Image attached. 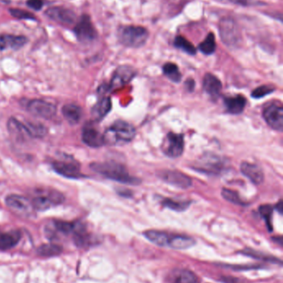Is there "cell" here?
Returning <instances> with one entry per match:
<instances>
[{
    "instance_id": "obj_1",
    "label": "cell",
    "mask_w": 283,
    "mask_h": 283,
    "mask_svg": "<svg viewBox=\"0 0 283 283\" xmlns=\"http://www.w3.org/2000/svg\"><path fill=\"white\" fill-rule=\"evenodd\" d=\"M145 238L155 245L172 249H187L194 246L195 240L192 237L170 234L159 230H148L144 233Z\"/></svg>"
},
{
    "instance_id": "obj_2",
    "label": "cell",
    "mask_w": 283,
    "mask_h": 283,
    "mask_svg": "<svg viewBox=\"0 0 283 283\" xmlns=\"http://www.w3.org/2000/svg\"><path fill=\"white\" fill-rule=\"evenodd\" d=\"M91 167L96 173L113 181L128 185H138L141 180L131 176L129 173L126 166L122 164L115 161H104V162H94Z\"/></svg>"
},
{
    "instance_id": "obj_3",
    "label": "cell",
    "mask_w": 283,
    "mask_h": 283,
    "mask_svg": "<svg viewBox=\"0 0 283 283\" xmlns=\"http://www.w3.org/2000/svg\"><path fill=\"white\" fill-rule=\"evenodd\" d=\"M136 135V129L133 125L126 121L118 120L104 133V142L108 145L128 143L134 140Z\"/></svg>"
},
{
    "instance_id": "obj_4",
    "label": "cell",
    "mask_w": 283,
    "mask_h": 283,
    "mask_svg": "<svg viewBox=\"0 0 283 283\" xmlns=\"http://www.w3.org/2000/svg\"><path fill=\"white\" fill-rule=\"evenodd\" d=\"M149 32L141 26H123L118 31V39L121 44L131 48H138L145 44Z\"/></svg>"
},
{
    "instance_id": "obj_5",
    "label": "cell",
    "mask_w": 283,
    "mask_h": 283,
    "mask_svg": "<svg viewBox=\"0 0 283 283\" xmlns=\"http://www.w3.org/2000/svg\"><path fill=\"white\" fill-rule=\"evenodd\" d=\"M64 199V195L54 189H39L31 202L34 210L43 211L62 204Z\"/></svg>"
},
{
    "instance_id": "obj_6",
    "label": "cell",
    "mask_w": 283,
    "mask_h": 283,
    "mask_svg": "<svg viewBox=\"0 0 283 283\" xmlns=\"http://www.w3.org/2000/svg\"><path fill=\"white\" fill-rule=\"evenodd\" d=\"M222 41L228 47H237L241 42V32L236 22L230 17H224L219 23Z\"/></svg>"
},
{
    "instance_id": "obj_7",
    "label": "cell",
    "mask_w": 283,
    "mask_h": 283,
    "mask_svg": "<svg viewBox=\"0 0 283 283\" xmlns=\"http://www.w3.org/2000/svg\"><path fill=\"white\" fill-rule=\"evenodd\" d=\"M6 205L15 215L21 217H28L34 210L31 200L22 195H8L6 198Z\"/></svg>"
},
{
    "instance_id": "obj_8",
    "label": "cell",
    "mask_w": 283,
    "mask_h": 283,
    "mask_svg": "<svg viewBox=\"0 0 283 283\" xmlns=\"http://www.w3.org/2000/svg\"><path fill=\"white\" fill-rule=\"evenodd\" d=\"M136 73L137 72L136 69L132 66L127 65L119 66L114 72L108 90L113 91L123 87L133 80L134 77L136 76Z\"/></svg>"
},
{
    "instance_id": "obj_9",
    "label": "cell",
    "mask_w": 283,
    "mask_h": 283,
    "mask_svg": "<svg viewBox=\"0 0 283 283\" xmlns=\"http://www.w3.org/2000/svg\"><path fill=\"white\" fill-rule=\"evenodd\" d=\"M184 147H185L184 136L175 133H169L164 142L163 151L166 156L176 158L182 155Z\"/></svg>"
},
{
    "instance_id": "obj_10",
    "label": "cell",
    "mask_w": 283,
    "mask_h": 283,
    "mask_svg": "<svg viewBox=\"0 0 283 283\" xmlns=\"http://www.w3.org/2000/svg\"><path fill=\"white\" fill-rule=\"evenodd\" d=\"M264 120L274 130L282 131L283 129V108L280 104L274 103L264 110Z\"/></svg>"
},
{
    "instance_id": "obj_11",
    "label": "cell",
    "mask_w": 283,
    "mask_h": 283,
    "mask_svg": "<svg viewBox=\"0 0 283 283\" xmlns=\"http://www.w3.org/2000/svg\"><path fill=\"white\" fill-rule=\"evenodd\" d=\"M27 109L32 115L45 120H49L57 112V108L54 105L42 100H30Z\"/></svg>"
},
{
    "instance_id": "obj_12",
    "label": "cell",
    "mask_w": 283,
    "mask_h": 283,
    "mask_svg": "<svg viewBox=\"0 0 283 283\" xmlns=\"http://www.w3.org/2000/svg\"><path fill=\"white\" fill-rule=\"evenodd\" d=\"M74 32L80 42H91L96 37V29L87 15H83L79 19L74 28Z\"/></svg>"
},
{
    "instance_id": "obj_13",
    "label": "cell",
    "mask_w": 283,
    "mask_h": 283,
    "mask_svg": "<svg viewBox=\"0 0 283 283\" xmlns=\"http://www.w3.org/2000/svg\"><path fill=\"white\" fill-rule=\"evenodd\" d=\"M159 176L166 183L178 188L188 189L192 186V180L190 176L178 171H163Z\"/></svg>"
},
{
    "instance_id": "obj_14",
    "label": "cell",
    "mask_w": 283,
    "mask_h": 283,
    "mask_svg": "<svg viewBox=\"0 0 283 283\" xmlns=\"http://www.w3.org/2000/svg\"><path fill=\"white\" fill-rule=\"evenodd\" d=\"M198 171L205 173L219 174L223 171L224 168V161L219 156L214 155H205L197 162Z\"/></svg>"
},
{
    "instance_id": "obj_15",
    "label": "cell",
    "mask_w": 283,
    "mask_h": 283,
    "mask_svg": "<svg viewBox=\"0 0 283 283\" xmlns=\"http://www.w3.org/2000/svg\"><path fill=\"white\" fill-rule=\"evenodd\" d=\"M52 167L57 173L67 178L77 179L81 177L80 166L74 160H60L52 163Z\"/></svg>"
},
{
    "instance_id": "obj_16",
    "label": "cell",
    "mask_w": 283,
    "mask_h": 283,
    "mask_svg": "<svg viewBox=\"0 0 283 283\" xmlns=\"http://www.w3.org/2000/svg\"><path fill=\"white\" fill-rule=\"evenodd\" d=\"M81 140L84 143L91 147L97 148L103 146V135L92 124H86L81 133Z\"/></svg>"
},
{
    "instance_id": "obj_17",
    "label": "cell",
    "mask_w": 283,
    "mask_h": 283,
    "mask_svg": "<svg viewBox=\"0 0 283 283\" xmlns=\"http://www.w3.org/2000/svg\"><path fill=\"white\" fill-rule=\"evenodd\" d=\"M46 15L61 24L70 25L76 19V15L71 10L63 7H50L46 11Z\"/></svg>"
},
{
    "instance_id": "obj_18",
    "label": "cell",
    "mask_w": 283,
    "mask_h": 283,
    "mask_svg": "<svg viewBox=\"0 0 283 283\" xmlns=\"http://www.w3.org/2000/svg\"><path fill=\"white\" fill-rule=\"evenodd\" d=\"M203 87L213 100H216L221 94L223 86L218 77L213 74L207 73L203 80Z\"/></svg>"
},
{
    "instance_id": "obj_19",
    "label": "cell",
    "mask_w": 283,
    "mask_h": 283,
    "mask_svg": "<svg viewBox=\"0 0 283 283\" xmlns=\"http://www.w3.org/2000/svg\"><path fill=\"white\" fill-rule=\"evenodd\" d=\"M240 170L242 173L255 185H260L264 182V171L259 166H257L256 164L244 161L240 166Z\"/></svg>"
},
{
    "instance_id": "obj_20",
    "label": "cell",
    "mask_w": 283,
    "mask_h": 283,
    "mask_svg": "<svg viewBox=\"0 0 283 283\" xmlns=\"http://www.w3.org/2000/svg\"><path fill=\"white\" fill-rule=\"evenodd\" d=\"M27 42V38L23 36L1 34L0 35V50H6V49L17 50L23 47Z\"/></svg>"
},
{
    "instance_id": "obj_21",
    "label": "cell",
    "mask_w": 283,
    "mask_h": 283,
    "mask_svg": "<svg viewBox=\"0 0 283 283\" xmlns=\"http://www.w3.org/2000/svg\"><path fill=\"white\" fill-rule=\"evenodd\" d=\"M169 283H198V278L187 269H175L168 277Z\"/></svg>"
},
{
    "instance_id": "obj_22",
    "label": "cell",
    "mask_w": 283,
    "mask_h": 283,
    "mask_svg": "<svg viewBox=\"0 0 283 283\" xmlns=\"http://www.w3.org/2000/svg\"><path fill=\"white\" fill-rule=\"evenodd\" d=\"M246 104V98L241 95L224 99V105L227 111L231 115H239L244 112Z\"/></svg>"
},
{
    "instance_id": "obj_23",
    "label": "cell",
    "mask_w": 283,
    "mask_h": 283,
    "mask_svg": "<svg viewBox=\"0 0 283 283\" xmlns=\"http://www.w3.org/2000/svg\"><path fill=\"white\" fill-rule=\"evenodd\" d=\"M111 110V100L109 97H103L94 105L91 110V115L96 122L103 120Z\"/></svg>"
},
{
    "instance_id": "obj_24",
    "label": "cell",
    "mask_w": 283,
    "mask_h": 283,
    "mask_svg": "<svg viewBox=\"0 0 283 283\" xmlns=\"http://www.w3.org/2000/svg\"><path fill=\"white\" fill-rule=\"evenodd\" d=\"M21 239V233L18 230H12L0 235V250L6 251L16 246Z\"/></svg>"
},
{
    "instance_id": "obj_25",
    "label": "cell",
    "mask_w": 283,
    "mask_h": 283,
    "mask_svg": "<svg viewBox=\"0 0 283 283\" xmlns=\"http://www.w3.org/2000/svg\"><path fill=\"white\" fill-rule=\"evenodd\" d=\"M65 120L71 125H76L81 118V109L75 104H67L62 109Z\"/></svg>"
},
{
    "instance_id": "obj_26",
    "label": "cell",
    "mask_w": 283,
    "mask_h": 283,
    "mask_svg": "<svg viewBox=\"0 0 283 283\" xmlns=\"http://www.w3.org/2000/svg\"><path fill=\"white\" fill-rule=\"evenodd\" d=\"M7 129L12 135H14V137L21 140H24L30 138L29 135L27 134V130L25 128L24 124L19 122L16 119H10L7 122Z\"/></svg>"
},
{
    "instance_id": "obj_27",
    "label": "cell",
    "mask_w": 283,
    "mask_h": 283,
    "mask_svg": "<svg viewBox=\"0 0 283 283\" xmlns=\"http://www.w3.org/2000/svg\"><path fill=\"white\" fill-rule=\"evenodd\" d=\"M62 247L59 244H42L38 247L37 249V254L40 257L43 258H50V257H55L62 254Z\"/></svg>"
},
{
    "instance_id": "obj_28",
    "label": "cell",
    "mask_w": 283,
    "mask_h": 283,
    "mask_svg": "<svg viewBox=\"0 0 283 283\" xmlns=\"http://www.w3.org/2000/svg\"><path fill=\"white\" fill-rule=\"evenodd\" d=\"M163 73L165 74V76H167L170 81H172L175 83H179L182 79V75L180 73V69L177 65L172 62H168L163 66Z\"/></svg>"
},
{
    "instance_id": "obj_29",
    "label": "cell",
    "mask_w": 283,
    "mask_h": 283,
    "mask_svg": "<svg viewBox=\"0 0 283 283\" xmlns=\"http://www.w3.org/2000/svg\"><path fill=\"white\" fill-rule=\"evenodd\" d=\"M162 205L165 207L169 208L170 210L181 212V211L187 210L190 205V202L187 201V200H179L166 198V199H164L162 200Z\"/></svg>"
},
{
    "instance_id": "obj_30",
    "label": "cell",
    "mask_w": 283,
    "mask_h": 283,
    "mask_svg": "<svg viewBox=\"0 0 283 283\" xmlns=\"http://www.w3.org/2000/svg\"><path fill=\"white\" fill-rule=\"evenodd\" d=\"M24 125L30 138H42L47 135V128L42 125L27 122Z\"/></svg>"
},
{
    "instance_id": "obj_31",
    "label": "cell",
    "mask_w": 283,
    "mask_h": 283,
    "mask_svg": "<svg viewBox=\"0 0 283 283\" xmlns=\"http://www.w3.org/2000/svg\"><path fill=\"white\" fill-rule=\"evenodd\" d=\"M199 49L205 55H211L216 50V42H215V36L213 32H210L199 46Z\"/></svg>"
},
{
    "instance_id": "obj_32",
    "label": "cell",
    "mask_w": 283,
    "mask_h": 283,
    "mask_svg": "<svg viewBox=\"0 0 283 283\" xmlns=\"http://www.w3.org/2000/svg\"><path fill=\"white\" fill-rule=\"evenodd\" d=\"M174 45H175V47L181 49L182 51H185L186 53L190 54V55H195L196 54V48H195V46L183 36H177L175 37Z\"/></svg>"
},
{
    "instance_id": "obj_33",
    "label": "cell",
    "mask_w": 283,
    "mask_h": 283,
    "mask_svg": "<svg viewBox=\"0 0 283 283\" xmlns=\"http://www.w3.org/2000/svg\"><path fill=\"white\" fill-rule=\"evenodd\" d=\"M222 195L225 200H229V202L234 203L236 205H244V200H242L239 194L236 191L229 190V189L224 188L222 190Z\"/></svg>"
},
{
    "instance_id": "obj_34",
    "label": "cell",
    "mask_w": 283,
    "mask_h": 283,
    "mask_svg": "<svg viewBox=\"0 0 283 283\" xmlns=\"http://www.w3.org/2000/svg\"><path fill=\"white\" fill-rule=\"evenodd\" d=\"M259 212L262 217L264 218L265 221H266L267 226L269 228V230L271 232L273 230V225H272V217H273V212H274V209L272 207L271 205H262L259 208Z\"/></svg>"
},
{
    "instance_id": "obj_35",
    "label": "cell",
    "mask_w": 283,
    "mask_h": 283,
    "mask_svg": "<svg viewBox=\"0 0 283 283\" xmlns=\"http://www.w3.org/2000/svg\"><path fill=\"white\" fill-rule=\"evenodd\" d=\"M274 91H275V89L270 86H259L252 92V96L255 99H260V98L264 97L269 94L273 93Z\"/></svg>"
},
{
    "instance_id": "obj_36",
    "label": "cell",
    "mask_w": 283,
    "mask_h": 283,
    "mask_svg": "<svg viewBox=\"0 0 283 283\" xmlns=\"http://www.w3.org/2000/svg\"><path fill=\"white\" fill-rule=\"evenodd\" d=\"M10 13L16 17V18H19V19H31L35 20L34 15H32L30 12H26L24 10L22 9H10Z\"/></svg>"
},
{
    "instance_id": "obj_37",
    "label": "cell",
    "mask_w": 283,
    "mask_h": 283,
    "mask_svg": "<svg viewBox=\"0 0 283 283\" xmlns=\"http://www.w3.org/2000/svg\"><path fill=\"white\" fill-rule=\"evenodd\" d=\"M27 4L32 9L40 10L42 8L43 2L42 0H27Z\"/></svg>"
},
{
    "instance_id": "obj_38",
    "label": "cell",
    "mask_w": 283,
    "mask_h": 283,
    "mask_svg": "<svg viewBox=\"0 0 283 283\" xmlns=\"http://www.w3.org/2000/svg\"><path fill=\"white\" fill-rule=\"evenodd\" d=\"M186 85H187V88L190 90V91H192L194 87H195V81L193 80H188L186 81Z\"/></svg>"
},
{
    "instance_id": "obj_39",
    "label": "cell",
    "mask_w": 283,
    "mask_h": 283,
    "mask_svg": "<svg viewBox=\"0 0 283 283\" xmlns=\"http://www.w3.org/2000/svg\"><path fill=\"white\" fill-rule=\"evenodd\" d=\"M277 207H279L278 209H279V212L282 214L283 213V202H282V200L279 203V205H277Z\"/></svg>"
}]
</instances>
